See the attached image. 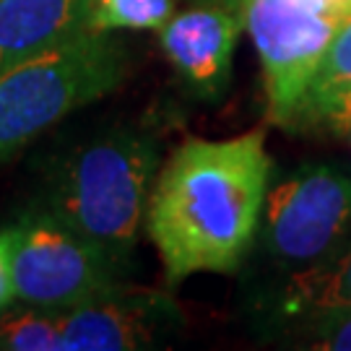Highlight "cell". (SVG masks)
I'll use <instances>...</instances> for the list:
<instances>
[{
	"label": "cell",
	"instance_id": "6da1fadb",
	"mask_svg": "<svg viewBox=\"0 0 351 351\" xmlns=\"http://www.w3.org/2000/svg\"><path fill=\"white\" fill-rule=\"evenodd\" d=\"M271 169L263 130L188 138L172 151L143 221L167 284L193 274H237L261 229Z\"/></svg>",
	"mask_w": 351,
	"mask_h": 351
},
{
	"label": "cell",
	"instance_id": "7a4b0ae2",
	"mask_svg": "<svg viewBox=\"0 0 351 351\" xmlns=\"http://www.w3.org/2000/svg\"><path fill=\"white\" fill-rule=\"evenodd\" d=\"M159 143L114 128L71 149L47 177L45 211L128 263L149 208Z\"/></svg>",
	"mask_w": 351,
	"mask_h": 351
},
{
	"label": "cell",
	"instance_id": "3957f363",
	"mask_svg": "<svg viewBox=\"0 0 351 351\" xmlns=\"http://www.w3.org/2000/svg\"><path fill=\"white\" fill-rule=\"evenodd\" d=\"M128 73L120 39L81 32L0 71V164L65 114L112 94Z\"/></svg>",
	"mask_w": 351,
	"mask_h": 351
},
{
	"label": "cell",
	"instance_id": "277c9868",
	"mask_svg": "<svg viewBox=\"0 0 351 351\" xmlns=\"http://www.w3.org/2000/svg\"><path fill=\"white\" fill-rule=\"evenodd\" d=\"M5 234L13 300L21 304L68 310L123 284L120 258L45 208L8 224Z\"/></svg>",
	"mask_w": 351,
	"mask_h": 351
},
{
	"label": "cell",
	"instance_id": "5b68a950",
	"mask_svg": "<svg viewBox=\"0 0 351 351\" xmlns=\"http://www.w3.org/2000/svg\"><path fill=\"white\" fill-rule=\"evenodd\" d=\"M351 0H245L242 24L261 58L265 114L291 128L304 88L341 26Z\"/></svg>",
	"mask_w": 351,
	"mask_h": 351
},
{
	"label": "cell",
	"instance_id": "8992f818",
	"mask_svg": "<svg viewBox=\"0 0 351 351\" xmlns=\"http://www.w3.org/2000/svg\"><path fill=\"white\" fill-rule=\"evenodd\" d=\"M263 245L276 263L313 268L351 239V175L330 164H304L268 190Z\"/></svg>",
	"mask_w": 351,
	"mask_h": 351
},
{
	"label": "cell",
	"instance_id": "52a82bcc",
	"mask_svg": "<svg viewBox=\"0 0 351 351\" xmlns=\"http://www.w3.org/2000/svg\"><path fill=\"white\" fill-rule=\"evenodd\" d=\"M180 326L182 315L169 294L117 284L60 310V351L154 349Z\"/></svg>",
	"mask_w": 351,
	"mask_h": 351
},
{
	"label": "cell",
	"instance_id": "ba28073f",
	"mask_svg": "<svg viewBox=\"0 0 351 351\" xmlns=\"http://www.w3.org/2000/svg\"><path fill=\"white\" fill-rule=\"evenodd\" d=\"M242 29L239 11L198 3L175 13L159 29V45L190 91L203 99H219L232 81V60Z\"/></svg>",
	"mask_w": 351,
	"mask_h": 351
},
{
	"label": "cell",
	"instance_id": "9c48e42d",
	"mask_svg": "<svg viewBox=\"0 0 351 351\" xmlns=\"http://www.w3.org/2000/svg\"><path fill=\"white\" fill-rule=\"evenodd\" d=\"M86 32V0H0V71Z\"/></svg>",
	"mask_w": 351,
	"mask_h": 351
},
{
	"label": "cell",
	"instance_id": "30bf717a",
	"mask_svg": "<svg viewBox=\"0 0 351 351\" xmlns=\"http://www.w3.org/2000/svg\"><path fill=\"white\" fill-rule=\"evenodd\" d=\"M351 110V19L341 26L323 60L304 88L294 123L307 128H330Z\"/></svg>",
	"mask_w": 351,
	"mask_h": 351
},
{
	"label": "cell",
	"instance_id": "8fae6325",
	"mask_svg": "<svg viewBox=\"0 0 351 351\" xmlns=\"http://www.w3.org/2000/svg\"><path fill=\"white\" fill-rule=\"evenodd\" d=\"M284 304L289 313H310L320 307L351 304V239L330 261L297 271L287 287Z\"/></svg>",
	"mask_w": 351,
	"mask_h": 351
},
{
	"label": "cell",
	"instance_id": "7c38bea8",
	"mask_svg": "<svg viewBox=\"0 0 351 351\" xmlns=\"http://www.w3.org/2000/svg\"><path fill=\"white\" fill-rule=\"evenodd\" d=\"M175 8L177 0H86V32H159Z\"/></svg>",
	"mask_w": 351,
	"mask_h": 351
},
{
	"label": "cell",
	"instance_id": "4fadbf2b",
	"mask_svg": "<svg viewBox=\"0 0 351 351\" xmlns=\"http://www.w3.org/2000/svg\"><path fill=\"white\" fill-rule=\"evenodd\" d=\"M0 349L60 351V310L32 307L0 315Z\"/></svg>",
	"mask_w": 351,
	"mask_h": 351
},
{
	"label": "cell",
	"instance_id": "5bb4252c",
	"mask_svg": "<svg viewBox=\"0 0 351 351\" xmlns=\"http://www.w3.org/2000/svg\"><path fill=\"white\" fill-rule=\"evenodd\" d=\"M302 315L307 317L310 349L351 351V304L320 307Z\"/></svg>",
	"mask_w": 351,
	"mask_h": 351
},
{
	"label": "cell",
	"instance_id": "9a60e30c",
	"mask_svg": "<svg viewBox=\"0 0 351 351\" xmlns=\"http://www.w3.org/2000/svg\"><path fill=\"white\" fill-rule=\"evenodd\" d=\"M13 300L11 265H8V234L0 229V310Z\"/></svg>",
	"mask_w": 351,
	"mask_h": 351
},
{
	"label": "cell",
	"instance_id": "2e32d148",
	"mask_svg": "<svg viewBox=\"0 0 351 351\" xmlns=\"http://www.w3.org/2000/svg\"><path fill=\"white\" fill-rule=\"evenodd\" d=\"M328 130H330L333 136H339V138H343V141H346V143L351 146V110H349L346 114H341L339 120H336L333 125L328 128Z\"/></svg>",
	"mask_w": 351,
	"mask_h": 351
},
{
	"label": "cell",
	"instance_id": "e0dca14e",
	"mask_svg": "<svg viewBox=\"0 0 351 351\" xmlns=\"http://www.w3.org/2000/svg\"><path fill=\"white\" fill-rule=\"evenodd\" d=\"M195 3H213V5H224V8H232V11L242 13V3H245V0H195Z\"/></svg>",
	"mask_w": 351,
	"mask_h": 351
}]
</instances>
